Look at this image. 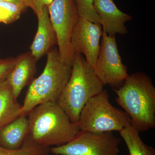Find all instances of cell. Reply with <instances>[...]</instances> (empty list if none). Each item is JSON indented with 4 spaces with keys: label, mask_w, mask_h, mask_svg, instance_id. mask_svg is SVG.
Listing matches in <instances>:
<instances>
[{
    "label": "cell",
    "mask_w": 155,
    "mask_h": 155,
    "mask_svg": "<svg viewBox=\"0 0 155 155\" xmlns=\"http://www.w3.org/2000/svg\"><path fill=\"white\" fill-rule=\"evenodd\" d=\"M43 71L29 85L22 106L21 116H27L41 104L58 103L71 76L72 66L64 62L57 48L47 54Z\"/></svg>",
    "instance_id": "obj_3"
},
{
    "label": "cell",
    "mask_w": 155,
    "mask_h": 155,
    "mask_svg": "<svg viewBox=\"0 0 155 155\" xmlns=\"http://www.w3.org/2000/svg\"><path fill=\"white\" fill-rule=\"evenodd\" d=\"M121 139L112 131L93 133L79 130L66 144L50 148L57 155H119Z\"/></svg>",
    "instance_id": "obj_6"
},
{
    "label": "cell",
    "mask_w": 155,
    "mask_h": 155,
    "mask_svg": "<svg viewBox=\"0 0 155 155\" xmlns=\"http://www.w3.org/2000/svg\"><path fill=\"white\" fill-rule=\"evenodd\" d=\"M22 106L18 103L7 80L0 82V127L21 116Z\"/></svg>",
    "instance_id": "obj_14"
},
{
    "label": "cell",
    "mask_w": 155,
    "mask_h": 155,
    "mask_svg": "<svg viewBox=\"0 0 155 155\" xmlns=\"http://www.w3.org/2000/svg\"><path fill=\"white\" fill-rule=\"evenodd\" d=\"M28 134V120L22 115L0 127V146L15 150L21 147Z\"/></svg>",
    "instance_id": "obj_13"
},
{
    "label": "cell",
    "mask_w": 155,
    "mask_h": 155,
    "mask_svg": "<svg viewBox=\"0 0 155 155\" xmlns=\"http://www.w3.org/2000/svg\"><path fill=\"white\" fill-rule=\"evenodd\" d=\"M101 44L94 68L95 73L103 85L113 88L122 86L129 77L127 67L122 63L115 36L103 31Z\"/></svg>",
    "instance_id": "obj_8"
},
{
    "label": "cell",
    "mask_w": 155,
    "mask_h": 155,
    "mask_svg": "<svg viewBox=\"0 0 155 155\" xmlns=\"http://www.w3.org/2000/svg\"><path fill=\"white\" fill-rule=\"evenodd\" d=\"M28 115V135L42 146L66 144L80 130L78 125L71 122L58 103L41 104Z\"/></svg>",
    "instance_id": "obj_2"
},
{
    "label": "cell",
    "mask_w": 155,
    "mask_h": 155,
    "mask_svg": "<svg viewBox=\"0 0 155 155\" xmlns=\"http://www.w3.org/2000/svg\"><path fill=\"white\" fill-rule=\"evenodd\" d=\"M50 153L49 147L35 143L28 135L18 149L8 150L0 146V155H48Z\"/></svg>",
    "instance_id": "obj_16"
},
{
    "label": "cell",
    "mask_w": 155,
    "mask_h": 155,
    "mask_svg": "<svg viewBox=\"0 0 155 155\" xmlns=\"http://www.w3.org/2000/svg\"><path fill=\"white\" fill-rule=\"evenodd\" d=\"M113 89L116 102L130 117L131 126L139 132L154 128L155 87L149 76L144 72H135L122 86Z\"/></svg>",
    "instance_id": "obj_1"
},
{
    "label": "cell",
    "mask_w": 155,
    "mask_h": 155,
    "mask_svg": "<svg viewBox=\"0 0 155 155\" xmlns=\"http://www.w3.org/2000/svg\"><path fill=\"white\" fill-rule=\"evenodd\" d=\"M54 0H22L23 5L25 7H29L33 10L37 16L42 11L45 6L51 5Z\"/></svg>",
    "instance_id": "obj_20"
},
{
    "label": "cell",
    "mask_w": 155,
    "mask_h": 155,
    "mask_svg": "<svg viewBox=\"0 0 155 155\" xmlns=\"http://www.w3.org/2000/svg\"><path fill=\"white\" fill-rule=\"evenodd\" d=\"M0 2H8L13 3L14 4L23 5L22 0H0Z\"/></svg>",
    "instance_id": "obj_21"
},
{
    "label": "cell",
    "mask_w": 155,
    "mask_h": 155,
    "mask_svg": "<svg viewBox=\"0 0 155 155\" xmlns=\"http://www.w3.org/2000/svg\"><path fill=\"white\" fill-rule=\"evenodd\" d=\"M37 31L31 45L30 51L37 61L47 54L58 45L57 35L49 16L48 8L45 6L38 15Z\"/></svg>",
    "instance_id": "obj_11"
},
{
    "label": "cell",
    "mask_w": 155,
    "mask_h": 155,
    "mask_svg": "<svg viewBox=\"0 0 155 155\" xmlns=\"http://www.w3.org/2000/svg\"><path fill=\"white\" fill-rule=\"evenodd\" d=\"M48 8L57 35L60 56L72 66L75 56L71 47V35L79 18L75 0H54Z\"/></svg>",
    "instance_id": "obj_7"
},
{
    "label": "cell",
    "mask_w": 155,
    "mask_h": 155,
    "mask_svg": "<svg viewBox=\"0 0 155 155\" xmlns=\"http://www.w3.org/2000/svg\"><path fill=\"white\" fill-rule=\"evenodd\" d=\"M17 57L0 58V82L6 80L10 72L14 69L17 61Z\"/></svg>",
    "instance_id": "obj_19"
},
{
    "label": "cell",
    "mask_w": 155,
    "mask_h": 155,
    "mask_svg": "<svg viewBox=\"0 0 155 155\" xmlns=\"http://www.w3.org/2000/svg\"><path fill=\"white\" fill-rule=\"evenodd\" d=\"M25 8L22 5L0 2V22L9 24L15 22Z\"/></svg>",
    "instance_id": "obj_17"
},
{
    "label": "cell",
    "mask_w": 155,
    "mask_h": 155,
    "mask_svg": "<svg viewBox=\"0 0 155 155\" xmlns=\"http://www.w3.org/2000/svg\"><path fill=\"white\" fill-rule=\"evenodd\" d=\"M79 17L93 23H100L101 19L94 6V0H75Z\"/></svg>",
    "instance_id": "obj_18"
},
{
    "label": "cell",
    "mask_w": 155,
    "mask_h": 155,
    "mask_svg": "<svg viewBox=\"0 0 155 155\" xmlns=\"http://www.w3.org/2000/svg\"><path fill=\"white\" fill-rule=\"evenodd\" d=\"M138 132L129 125L119 132L125 141L130 155H155V150L142 140Z\"/></svg>",
    "instance_id": "obj_15"
},
{
    "label": "cell",
    "mask_w": 155,
    "mask_h": 155,
    "mask_svg": "<svg viewBox=\"0 0 155 155\" xmlns=\"http://www.w3.org/2000/svg\"><path fill=\"white\" fill-rule=\"evenodd\" d=\"M17 58L15 67L6 80L12 87L15 96L18 98L23 89L29 85L33 80L36 72L38 61L30 51L19 55Z\"/></svg>",
    "instance_id": "obj_12"
},
{
    "label": "cell",
    "mask_w": 155,
    "mask_h": 155,
    "mask_svg": "<svg viewBox=\"0 0 155 155\" xmlns=\"http://www.w3.org/2000/svg\"><path fill=\"white\" fill-rule=\"evenodd\" d=\"M94 6L99 16L103 31L112 36L127 33L125 23L132 17L118 9L113 0H94Z\"/></svg>",
    "instance_id": "obj_10"
},
{
    "label": "cell",
    "mask_w": 155,
    "mask_h": 155,
    "mask_svg": "<svg viewBox=\"0 0 155 155\" xmlns=\"http://www.w3.org/2000/svg\"><path fill=\"white\" fill-rule=\"evenodd\" d=\"M130 122L128 114L114 107L110 102L107 91L103 90L85 104L78 125L79 130L93 133L119 132Z\"/></svg>",
    "instance_id": "obj_5"
},
{
    "label": "cell",
    "mask_w": 155,
    "mask_h": 155,
    "mask_svg": "<svg viewBox=\"0 0 155 155\" xmlns=\"http://www.w3.org/2000/svg\"><path fill=\"white\" fill-rule=\"evenodd\" d=\"M104 86L81 54H76L71 76L59 97L58 105L71 122L78 125L83 107L89 100L103 91Z\"/></svg>",
    "instance_id": "obj_4"
},
{
    "label": "cell",
    "mask_w": 155,
    "mask_h": 155,
    "mask_svg": "<svg viewBox=\"0 0 155 155\" xmlns=\"http://www.w3.org/2000/svg\"><path fill=\"white\" fill-rule=\"evenodd\" d=\"M100 23H93L79 17L71 38L74 55L83 54L87 64L94 69L99 53L103 30Z\"/></svg>",
    "instance_id": "obj_9"
}]
</instances>
